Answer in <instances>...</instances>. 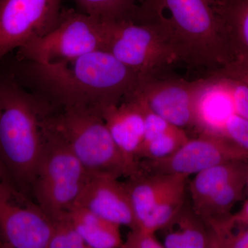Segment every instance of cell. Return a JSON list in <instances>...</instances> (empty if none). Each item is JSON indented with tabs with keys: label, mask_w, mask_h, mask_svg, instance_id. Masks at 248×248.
Wrapping results in <instances>:
<instances>
[{
	"label": "cell",
	"mask_w": 248,
	"mask_h": 248,
	"mask_svg": "<svg viewBox=\"0 0 248 248\" xmlns=\"http://www.w3.org/2000/svg\"><path fill=\"white\" fill-rule=\"evenodd\" d=\"M156 31L200 78L224 69L231 53L214 0H141L133 17Z\"/></svg>",
	"instance_id": "1"
},
{
	"label": "cell",
	"mask_w": 248,
	"mask_h": 248,
	"mask_svg": "<svg viewBox=\"0 0 248 248\" xmlns=\"http://www.w3.org/2000/svg\"><path fill=\"white\" fill-rule=\"evenodd\" d=\"M27 73L55 108L100 111L134 94L141 78L107 50H99L53 65L29 63Z\"/></svg>",
	"instance_id": "2"
},
{
	"label": "cell",
	"mask_w": 248,
	"mask_h": 248,
	"mask_svg": "<svg viewBox=\"0 0 248 248\" xmlns=\"http://www.w3.org/2000/svg\"><path fill=\"white\" fill-rule=\"evenodd\" d=\"M55 109L14 79L0 84V158L15 186L27 195L45 146L46 120Z\"/></svg>",
	"instance_id": "3"
},
{
	"label": "cell",
	"mask_w": 248,
	"mask_h": 248,
	"mask_svg": "<svg viewBox=\"0 0 248 248\" xmlns=\"http://www.w3.org/2000/svg\"><path fill=\"white\" fill-rule=\"evenodd\" d=\"M47 122L90 173L110 174L120 179L139 172L128 164L116 146L100 111L61 108L48 115Z\"/></svg>",
	"instance_id": "4"
},
{
	"label": "cell",
	"mask_w": 248,
	"mask_h": 248,
	"mask_svg": "<svg viewBox=\"0 0 248 248\" xmlns=\"http://www.w3.org/2000/svg\"><path fill=\"white\" fill-rule=\"evenodd\" d=\"M47 118L45 146L31 193L42 210L53 219L75 206L90 172L63 138L50 128Z\"/></svg>",
	"instance_id": "5"
},
{
	"label": "cell",
	"mask_w": 248,
	"mask_h": 248,
	"mask_svg": "<svg viewBox=\"0 0 248 248\" xmlns=\"http://www.w3.org/2000/svg\"><path fill=\"white\" fill-rule=\"evenodd\" d=\"M106 24L80 11L62 9L58 22L45 35L17 49L20 61L53 65L105 50Z\"/></svg>",
	"instance_id": "6"
},
{
	"label": "cell",
	"mask_w": 248,
	"mask_h": 248,
	"mask_svg": "<svg viewBox=\"0 0 248 248\" xmlns=\"http://www.w3.org/2000/svg\"><path fill=\"white\" fill-rule=\"evenodd\" d=\"M105 50L141 79L172 76L182 65L176 54L156 31L133 19L105 22Z\"/></svg>",
	"instance_id": "7"
},
{
	"label": "cell",
	"mask_w": 248,
	"mask_h": 248,
	"mask_svg": "<svg viewBox=\"0 0 248 248\" xmlns=\"http://www.w3.org/2000/svg\"><path fill=\"white\" fill-rule=\"evenodd\" d=\"M51 228L35 201L0 179V248H47Z\"/></svg>",
	"instance_id": "8"
},
{
	"label": "cell",
	"mask_w": 248,
	"mask_h": 248,
	"mask_svg": "<svg viewBox=\"0 0 248 248\" xmlns=\"http://www.w3.org/2000/svg\"><path fill=\"white\" fill-rule=\"evenodd\" d=\"M248 160V151L223 136L200 135L189 139L177 152L163 159L140 161L147 174H184L189 176L227 161Z\"/></svg>",
	"instance_id": "9"
},
{
	"label": "cell",
	"mask_w": 248,
	"mask_h": 248,
	"mask_svg": "<svg viewBox=\"0 0 248 248\" xmlns=\"http://www.w3.org/2000/svg\"><path fill=\"white\" fill-rule=\"evenodd\" d=\"M62 0H0V60L58 22Z\"/></svg>",
	"instance_id": "10"
},
{
	"label": "cell",
	"mask_w": 248,
	"mask_h": 248,
	"mask_svg": "<svg viewBox=\"0 0 248 248\" xmlns=\"http://www.w3.org/2000/svg\"><path fill=\"white\" fill-rule=\"evenodd\" d=\"M197 79L172 76L146 78L140 81L133 94L142 99L153 112L184 129L193 124V106Z\"/></svg>",
	"instance_id": "11"
},
{
	"label": "cell",
	"mask_w": 248,
	"mask_h": 248,
	"mask_svg": "<svg viewBox=\"0 0 248 248\" xmlns=\"http://www.w3.org/2000/svg\"><path fill=\"white\" fill-rule=\"evenodd\" d=\"M197 79L192 128L199 135L223 136L227 121L236 114L229 78L218 72Z\"/></svg>",
	"instance_id": "12"
},
{
	"label": "cell",
	"mask_w": 248,
	"mask_h": 248,
	"mask_svg": "<svg viewBox=\"0 0 248 248\" xmlns=\"http://www.w3.org/2000/svg\"><path fill=\"white\" fill-rule=\"evenodd\" d=\"M130 229L137 222L125 182L110 174L90 173L76 205Z\"/></svg>",
	"instance_id": "13"
},
{
	"label": "cell",
	"mask_w": 248,
	"mask_h": 248,
	"mask_svg": "<svg viewBox=\"0 0 248 248\" xmlns=\"http://www.w3.org/2000/svg\"><path fill=\"white\" fill-rule=\"evenodd\" d=\"M101 114L112 140L128 164L140 171L138 154L145 133V120L141 104L135 96L117 105L103 108Z\"/></svg>",
	"instance_id": "14"
},
{
	"label": "cell",
	"mask_w": 248,
	"mask_h": 248,
	"mask_svg": "<svg viewBox=\"0 0 248 248\" xmlns=\"http://www.w3.org/2000/svg\"><path fill=\"white\" fill-rule=\"evenodd\" d=\"M231 53V64L248 65V0H214Z\"/></svg>",
	"instance_id": "15"
},
{
	"label": "cell",
	"mask_w": 248,
	"mask_h": 248,
	"mask_svg": "<svg viewBox=\"0 0 248 248\" xmlns=\"http://www.w3.org/2000/svg\"><path fill=\"white\" fill-rule=\"evenodd\" d=\"M163 245L166 248H213V234L207 223L186 200L167 226Z\"/></svg>",
	"instance_id": "16"
},
{
	"label": "cell",
	"mask_w": 248,
	"mask_h": 248,
	"mask_svg": "<svg viewBox=\"0 0 248 248\" xmlns=\"http://www.w3.org/2000/svg\"><path fill=\"white\" fill-rule=\"evenodd\" d=\"M179 174H147L141 171L128 177L125 182L128 190L137 228L142 227L155 204Z\"/></svg>",
	"instance_id": "17"
},
{
	"label": "cell",
	"mask_w": 248,
	"mask_h": 248,
	"mask_svg": "<svg viewBox=\"0 0 248 248\" xmlns=\"http://www.w3.org/2000/svg\"><path fill=\"white\" fill-rule=\"evenodd\" d=\"M75 227L88 248H122L120 226L82 207L69 210Z\"/></svg>",
	"instance_id": "18"
},
{
	"label": "cell",
	"mask_w": 248,
	"mask_h": 248,
	"mask_svg": "<svg viewBox=\"0 0 248 248\" xmlns=\"http://www.w3.org/2000/svg\"><path fill=\"white\" fill-rule=\"evenodd\" d=\"M248 160H234L212 166L196 174L190 182L192 207L197 211L209 197L240 176L247 174Z\"/></svg>",
	"instance_id": "19"
},
{
	"label": "cell",
	"mask_w": 248,
	"mask_h": 248,
	"mask_svg": "<svg viewBox=\"0 0 248 248\" xmlns=\"http://www.w3.org/2000/svg\"><path fill=\"white\" fill-rule=\"evenodd\" d=\"M189 176L179 174L160 197L142 227L150 231H161L179 213L186 202V188Z\"/></svg>",
	"instance_id": "20"
},
{
	"label": "cell",
	"mask_w": 248,
	"mask_h": 248,
	"mask_svg": "<svg viewBox=\"0 0 248 248\" xmlns=\"http://www.w3.org/2000/svg\"><path fill=\"white\" fill-rule=\"evenodd\" d=\"M141 0H75L79 11L105 22L133 19Z\"/></svg>",
	"instance_id": "21"
},
{
	"label": "cell",
	"mask_w": 248,
	"mask_h": 248,
	"mask_svg": "<svg viewBox=\"0 0 248 248\" xmlns=\"http://www.w3.org/2000/svg\"><path fill=\"white\" fill-rule=\"evenodd\" d=\"M184 129L174 127L141 147L138 160L163 159L177 152L189 140Z\"/></svg>",
	"instance_id": "22"
},
{
	"label": "cell",
	"mask_w": 248,
	"mask_h": 248,
	"mask_svg": "<svg viewBox=\"0 0 248 248\" xmlns=\"http://www.w3.org/2000/svg\"><path fill=\"white\" fill-rule=\"evenodd\" d=\"M51 221V232L47 248H88L73 224L69 211Z\"/></svg>",
	"instance_id": "23"
},
{
	"label": "cell",
	"mask_w": 248,
	"mask_h": 248,
	"mask_svg": "<svg viewBox=\"0 0 248 248\" xmlns=\"http://www.w3.org/2000/svg\"><path fill=\"white\" fill-rule=\"evenodd\" d=\"M223 136L248 151V120L236 114L232 116L225 125Z\"/></svg>",
	"instance_id": "24"
},
{
	"label": "cell",
	"mask_w": 248,
	"mask_h": 248,
	"mask_svg": "<svg viewBox=\"0 0 248 248\" xmlns=\"http://www.w3.org/2000/svg\"><path fill=\"white\" fill-rule=\"evenodd\" d=\"M164 248V245L156 238L155 232L143 228L131 229L122 246V248Z\"/></svg>",
	"instance_id": "25"
},
{
	"label": "cell",
	"mask_w": 248,
	"mask_h": 248,
	"mask_svg": "<svg viewBox=\"0 0 248 248\" xmlns=\"http://www.w3.org/2000/svg\"><path fill=\"white\" fill-rule=\"evenodd\" d=\"M227 76L229 78L231 82L236 115L248 120V85L239 79Z\"/></svg>",
	"instance_id": "26"
},
{
	"label": "cell",
	"mask_w": 248,
	"mask_h": 248,
	"mask_svg": "<svg viewBox=\"0 0 248 248\" xmlns=\"http://www.w3.org/2000/svg\"><path fill=\"white\" fill-rule=\"evenodd\" d=\"M213 248H248V227L241 228L237 233L231 231L216 238Z\"/></svg>",
	"instance_id": "27"
},
{
	"label": "cell",
	"mask_w": 248,
	"mask_h": 248,
	"mask_svg": "<svg viewBox=\"0 0 248 248\" xmlns=\"http://www.w3.org/2000/svg\"><path fill=\"white\" fill-rule=\"evenodd\" d=\"M223 228L228 231H232L236 226L241 228L248 227V199L245 202L242 208L238 213L231 215L223 223Z\"/></svg>",
	"instance_id": "28"
},
{
	"label": "cell",
	"mask_w": 248,
	"mask_h": 248,
	"mask_svg": "<svg viewBox=\"0 0 248 248\" xmlns=\"http://www.w3.org/2000/svg\"><path fill=\"white\" fill-rule=\"evenodd\" d=\"M222 73L248 85V65H232L223 70Z\"/></svg>",
	"instance_id": "29"
},
{
	"label": "cell",
	"mask_w": 248,
	"mask_h": 248,
	"mask_svg": "<svg viewBox=\"0 0 248 248\" xmlns=\"http://www.w3.org/2000/svg\"><path fill=\"white\" fill-rule=\"evenodd\" d=\"M0 179L6 181V182L13 183L9 172H8L7 170L5 167L4 163L1 161V158H0Z\"/></svg>",
	"instance_id": "30"
},
{
	"label": "cell",
	"mask_w": 248,
	"mask_h": 248,
	"mask_svg": "<svg viewBox=\"0 0 248 248\" xmlns=\"http://www.w3.org/2000/svg\"><path fill=\"white\" fill-rule=\"evenodd\" d=\"M246 187H247L248 190V174H247V180H246Z\"/></svg>",
	"instance_id": "31"
}]
</instances>
